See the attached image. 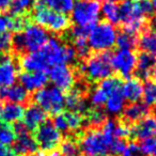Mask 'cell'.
I'll return each instance as SVG.
<instances>
[{
    "instance_id": "74e56055",
    "label": "cell",
    "mask_w": 156,
    "mask_h": 156,
    "mask_svg": "<svg viewBox=\"0 0 156 156\" xmlns=\"http://www.w3.org/2000/svg\"><path fill=\"white\" fill-rule=\"evenodd\" d=\"M51 123H52V125L56 127V129L59 130L60 133L69 130L67 122H66V119H65L64 113H58V115H55Z\"/></svg>"
},
{
    "instance_id": "db71d44e",
    "label": "cell",
    "mask_w": 156,
    "mask_h": 156,
    "mask_svg": "<svg viewBox=\"0 0 156 156\" xmlns=\"http://www.w3.org/2000/svg\"><path fill=\"white\" fill-rule=\"evenodd\" d=\"M154 26H155V29H156V20H154Z\"/></svg>"
},
{
    "instance_id": "7bdbcfd3",
    "label": "cell",
    "mask_w": 156,
    "mask_h": 156,
    "mask_svg": "<svg viewBox=\"0 0 156 156\" xmlns=\"http://www.w3.org/2000/svg\"><path fill=\"white\" fill-rule=\"evenodd\" d=\"M12 1H13V0H0V10L5 11V10L10 9Z\"/></svg>"
},
{
    "instance_id": "5b68a950",
    "label": "cell",
    "mask_w": 156,
    "mask_h": 156,
    "mask_svg": "<svg viewBox=\"0 0 156 156\" xmlns=\"http://www.w3.org/2000/svg\"><path fill=\"white\" fill-rule=\"evenodd\" d=\"M111 56L107 51L96 52L90 56L81 66V72L91 81H102L110 77L112 67L110 63Z\"/></svg>"
},
{
    "instance_id": "8d00e7d4",
    "label": "cell",
    "mask_w": 156,
    "mask_h": 156,
    "mask_svg": "<svg viewBox=\"0 0 156 156\" xmlns=\"http://www.w3.org/2000/svg\"><path fill=\"white\" fill-rule=\"evenodd\" d=\"M154 145H155V138H150L141 140L140 144L138 145L139 150H140L141 154L144 156H152L154 150Z\"/></svg>"
},
{
    "instance_id": "2e32d148",
    "label": "cell",
    "mask_w": 156,
    "mask_h": 156,
    "mask_svg": "<svg viewBox=\"0 0 156 156\" xmlns=\"http://www.w3.org/2000/svg\"><path fill=\"white\" fill-rule=\"evenodd\" d=\"M45 120H46L45 111H43L37 105H30L25 110L22 123L30 132V130L37 129L41 124H43L45 122Z\"/></svg>"
},
{
    "instance_id": "816d5d0a",
    "label": "cell",
    "mask_w": 156,
    "mask_h": 156,
    "mask_svg": "<svg viewBox=\"0 0 156 156\" xmlns=\"http://www.w3.org/2000/svg\"><path fill=\"white\" fill-rule=\"evenodd\" d=\"M130 1H134V2H140V1H143V0H130Z\"/></svg>"
},
{
    "instance_id": "d6a6232c",
    "label": "cell",
    "mask_w": 156,
    "mask_h": 156,
    "mask_svg": "<svg viewBox=\"0 0 156 156\" xmlns=\"http://www.w3.org/2000/svg\"><path fill=\"white\" fill-rule=\"evenodd\" d=\"M64 115L67 122V127H69V129H71L72 132H76V130H78L83 126V119L80 113L69 111V112H65Z\"/></svg>"
},
{
    "instance_id": "ee69618b",
    "label": "cell",
    "mask_w": 156,
    "mask_h": 156,
    "mask_svg": "<svg viewBox=\"0 0 156 156\" xmlns=\"http://www.w3.org/2000/svg\"><path fill=\"white\" fill-rule=\"evenodd\" d=\"M150 3H151V5H152V8H153L154 11H156V0H151Z\"/></svg>"
},
{
    "instance_id": "8992f818",
    "label": "cell",
    "mask_w": 156,
    "mask_h": 156,
    "mask_svg": "<svg viewBox=\"0 0 156 156\" xmlns=\"http://www.w3.org/2000/svg\"><path fill=\"white\" fill-rule=\"evenodd\" d=\"M37 106L50 115L61 113L65 107V95L60 89L54 87H44L33 95Z\"/></svg>"
},
{
    "instance_id": "603a6c76",
    "label": "cell",
    "mask_w": 156,
    "mask_h": 156,
    "mask_svg": "<svg viewBox=\"0 0 156 156\" xmlns=\"http://www.w3.org/2000/svg\"><path fill=\"white\" fill-rule=\"evenodd\" d=\"M125 98L121 91V87L115 89L110 95L108 96L106 101V111L109 115H118L121 112H123L125 108Z\"/></svg>"
},
{
    "instance_id": "d590c367",
    "label": "cell",
    "mask_w": 156,
    "mask_h": 156,
    "mask_svg": "<svg viewBox=\"0 0 156 156\" xmlns=\"http://www.w3.org/2000/svg\"><path fill=\"white\" fill-rule=\"evenodd\" d=\"M88 121L93 126L103 125L104 122L106 121V115L101 109H95L88 113Z\"/></svg>"
},
{
    "instance_id": "e0dca14e",
    "label": "cell",
    "mask_w": 156,
    "mask_h": 156,
    "mask_svg": "<svg viewBox=\"0 0 156 156\" xmlns=\"http://www.w3.org/2000/svg\"><path fill=\"white\" fill-rule=\"evenodd\" d=\"M0 98L7 100L10 103H14V104L23 105L28 102L29 94L28 91L22 85L14 83L8 88L0 89Z\"/></svg>"
},
{
    "instance_id": "9a60e30c",
    "label": "cell",
    "mask_w": 156,
    "mask_h": 156,
    "mask_svg": "<svg viewBox=\"0 0 156 156\" xmlns=\"http://www.w3.org/2000/svg\"><path fill=\"white\" fill-rule=\"evenodd\" d=\"M37 143L29 132H25L16 135V140L14 142V151L18 156L32 155L37 151Z\"/></svg>"
},
{
    "instance_id": "83f0119b",
    "label": "cell",
    "mask_w": 156,
    "mask_h": 156,
    "mask_svg": "<svg viewBox=\"0 0 156 156\" xmlns=\"http://www.w3.org/2000/svg\"><path fill=\"white\" fill-rule=\"evenodd\" d=\"M37 0H13L11 3V13L13 16H24L32 7H34Z\"/></svg>"
},
{
    "instance_id": "5bb4252c",
    "label": "cell",
    "mask_w": 156,
    "mask_h": 156,
    "mask_svg": "<svg viewBox=\"0 0 156 156\" xmlns=\"http://www.w3.org/2000/svg\"><path fill=\"white\" fill-rule=\"evenodd\" d=\"M20 85L27 91H39L48 81L46 72H24L20 75Z\"/></svg>"
},
{
    "instance_id": "11a10c76",
    "label": "cell",
    "mask_w": 156,
    "mask_h": 156,
    "mask_svg": "<svg viewBox=\"0 0 156 156\" xmlns=\"http://www.w3.org/2000/svg\"><path fill=\"white\" fill-rule=\"evenodd\" d=\"M80 156H86V155H80Z\"/></svg>"
},
{
    "instance_id": "4dcf8cb0",
    "label": "cell",
    "mask_w": 156,
    "mask_h": 156,
    "mask_svg": "<svg viewBox=\"0 0 156 156\" xmlns=\"http://www.w3.org/2000/svg\"><path fill=\"white\" fill-rule=\"evenodd\" d=\"M79 147L72 138H67L60 143V156H78Z\"/></svg>"
},
{
    "instance_id": "f907efd6",
    "label": "cell",
    "mask_w": 156,
    "mask_h": 156,
    "mask_svg": "<svg viewBox=\"0 0 156 156\" xmlns=\"http://www.w3.org/2000/svg\"><path fill=\"white\" fill-rule=\"evenodd\" d=\"M31 156H44L43 154H32Z\"/></svg>"
},
{
    "instance_id": "3957f363",
    "label": "cell",
    "mask_w": 156,
    "mask_h": 156,
    "mask_svg": "<svg viewBox=\"0 0 156 156\" xmlns=\"http://www.w3.org/2000/svg\"><path fill=\"white\" fill-rule=\"evenodd\" d=\"M33 20L45 30H49L55 33H61L67 30L71 24L69 18L65 14L48 9L40 1H37L34 5Z\"/></svg>"
},
{
    "instance_id": "484cf974",
    "label": "cell",
    "mask_w": 156,
    "mask_h": 156,
    "mask_svg": "<svg viewBox=\"0 0 156 156\" xmlns=\"http://www.w3.org/2000/svg\"><path fill=\"white\" fill-rule=\"evenodd\" d=\"M101 12H102L104 18L107 20V23H110L112 25L120 23V11L118 3L105 1L104 5L101 8Z\"/></svg>"
},
{
    "instance_id": "ab89813d",
    "label": "cell",
    "mask_w": 156,
    "mask_h": 156,
    "mask_svg": "<svg viewBox=\"0 0 156 156\" xmlns=\"http://www.w3.org/2000/svg\"><path fill=\"white\" fill-rule=\"evenodd\" d=\"M11 16L7 14L0 15V35L11 31Z\"/></svg>"
},
{
    "instance_id": "30bf717a",
    "label": "cell",
    "mask_w": 156,
    "mask_h": 156,
    "mask_svg": "<svg viewBox=\"0 0 156 156\" xmlns=\"http://www.w3.org/2000/svg\"><path fill=\"white\" fill-rule=\"evenodd\" d=\"M110 63L112 69L125 79H128L136 71L137 55L129 49H119L111 56Z\"/></svg>"
},
{
    "instance_id": "f6af8a7d",
    "label": "cell",
    "mask_w": 156,
    "mask_h": 156,
    "mask_svg": "<svg viewBox=\"0 0 156 156\" xmlns=\"http://www.w3.org/2000/svg\"><path fill=\"white\" fill-rule=\"evenodd\" d=\"M152 75L154 76V79H155V80H154V81H156V65H155V67H154V69H153V74H152Z\"/></svg>"
},
{
    "instance_id": "ac0fdd59",
    "label": "cell",
    "mask_w": 156,
    "mask_h": 156,
    "mask_svg": "<svg viewBox=\"0 0 156 156\" xmlns=\"http://www.w3.org/2000/svg\"><path fill=\"white\" fill-rule=\"evenodd\" d=\"M121 91L124 98L130 103H138L142 98L143 85L138 78H128L127 80L121 85Z\"/></svg>"
},
{
    "instance_id": "ba28073f",
    "label": "cell",
    "mask_w": 156,
    "mask_h": 156,
    "mask_svg": "<svg viewBox=\"0 0 156 156\" xmlns=\"http://www.w3.org/2000/svg\"><path fill=\"white\" fill-rule=\"evenodd\" d=\"M112 141L105 137L102 130L91 129L81 138L80 149L86 156H110Z\"/></svg>"
},
{
    "instance_id": "1f68e13d",
    "label": "cell",
    "mask_w": 156,
    "mask_h": 156,
    "mask_svg": "<svg viewBox=\"0 0 156 156\" xmlns=\"http://www.w3.org/2000/svg\"><path fill=\"white\" fill-rule=\"evenodd\" d=\"M74 42V49L76 55L80 58H86L89 54V45H88V40L86 37H73Z\"/></svg>"
},
{
    "instance_id": "681fc988",
    "label": "cell",
    "mask_w": 156,
    "mask_h": 156,
    "mask_svg": "<svg viewBox=\"0 0 156 156\" xmlns=\"http://www.w3.org/2000/svg\"><path fill=\"white\" fill-rule=\"evenodd\" d=\"M106 1H111V2H115V3H117V2H119L120 0H106Z\"/></svg>"
},
{
    "instance_id": "d4e9b609",
    "label": "cell",
    "mask_w": 156,
    "mask_h": 156,
    "mask_svg": "<svg viewBox=\"0 0 156 156\" xmlns=\"http://www.w3.org/2000/svg\"><path fill=\"white\" fill-rule=\"evenodd\" d=\"M40 2L48 9H51L62 14L72 12L75 5V0H40Z\"/></svg>"
},
{
    "instance_id": "f1b7e54d",
    "label": "cell",
    "mask_w": 156,
    "mask_h": 156,
    "mask_svg": "<svg viewBox=\"0 0 156 156\" xmlns=\"http://www.w3.org/2000/svg\"><path fill=\"white\" fill-rule=\"evenodd\" d=\"M143 104L147 107L156 106V81L147 80L143 86Z\"/></svg>"
},
{
    "instance_id": "44dd1931",
    "label": "cell",
    "mask_w": 156,
    "mask_h": 156,
    "mask_svg": "<svg viewBox=\"0 0 156 156\" xmlns=\"http://www.w3.org/2000/svg\"><path fill=\"white\" fill-rule=\"evenodd\" d=\"M65 106L69 109V111L77 113H85L88 111V105L83 96L81 91L75 89L71 91L65 96Z\"/></svg>"
},
{
    "instance_id": "f5cc1de1",
    "label": "cell",
    "mask_w": 156,
    "mask_h": 156,
    "mask_svg": "<svg viewBox=\"0 0 156 156\" xmlns=\"http://www.w3.org/2000/svg\"><path fill=\"white\" fill-rule=\"evenodd\" d=\"M86 1H98V0H86Z\"/></svg>"
},
{
    "instance_id": "f546056e",
    "label": "cell",
    "mask_w": 156,
    "mask_h": 156,
    "mask_svg": "<svg viewBox=\"0 0 156 156\" xmlns=\"http://www.w3.org/2000/svg\"><path fill=\"white\" fill-rule=\"evenodd\" d=\"M16 140V133L14 127L10 124H0V143L5 145H11Z\"/></svg>"
},
{
    "instance_id": "60d3db41",
    "label": "cell",
    "mask_w": 156,
    "mask_h": 156,
    "mask_svg": "<svg viewBox=\"0 0 156 156\" xmlns=\"http://www.w3.org/2000/svg\"><path fill=\"white\" fill-rule=\"evenodd\" d=\"M121 156H142L139 147L136 143H129L128 145H126L124 152L121 154Z\"/></svg>"
},
{
    "instance_id": "cb8c5ba5",
    "label": "cell",
    "mask_w": 156,
    "mask_h": 156,
    "mask_svg": "<svg viewBox=\"0 0 156 156\" xmlns=\"http://www.w3.org/2000/svg\"><path fill=\"white\" fill-rule=\"evenodd\" d=\"M138 44L143 52H147L156 58V31L144 32L139 39Z\"/></svg>"
},
{
    "instance_id": "52a82bcc",
    "label": "cell",
    "mask_w": 156,
    "mask_h": 156,
    "mask_svg": "<svg viewBox=\"0 0 156 156\" xmlns=\"http://www.w3.org/2000/svg\"><path fill=\"white\" fill-rule=\"evenodd\" d=\"M101 14V5L98 1L80 0L72 10V20L77 27L91 29L96 25Z\"/></svg>"
},
{
    "instance_id": "277c9868",
    "label": "cell",
    "mask_w": 156,
    "mask_h": 156,
    "mask_svg": "<svg viewBox=\"0 0 156 156\" xmlns=\"http://www.w3.org/2000/svg\"><path fill=\"white\" fill-rule=\"evenodd\" d=\"M117 35L118 31L112 24L101 22L90 29L87 37L88 45L98 52L107 51L115 45Z\"/></svg>"
},
{
    "instance_id": "8fae6325",
    "label": "cell",
    "mask_w": 156,
    "mask_h": 156,
    "mask_svg": "<svg viewBox=\"0 0 156 156\" xmlns=\"http://www.w3.org/2000/svg\"><path fill=\"white\" fill-rule=\"evenodd\" d=\"M49 79L61 91L69 90L75 83V74L66 64H57L50 67Z\"/></svg>"
},
{
    "instance_id": "4316f807",
    "label": "cell",
    "mask_w": 156,
    "mask_h": 156,
    "mask_svg": "<svg viewBox=\"0 0 156 156\" xmlns=\"http://www.w3.org/2000/svg\"><path fill=\"white\" fill-rule=\"evenodd\" d=\"M137 39L136 34H133L127 31H122L121 33L117 35V40H115V45L120 48V49H129L132 50L133 48L136 46Z\"/></svg>"
},
{
    "instance_id": "ffe728a7",
    "label": "cell",
    "mask_w": 156,
    "mask_h": 156,
    "mask_svg": "<svg viewBox=\"0 0 156 156\" xmlns=\"http://www.w3.org/2000/svg\"><path fill=\"white\" fill-rule=\"evenodd\" d=\"M25 113V108L23 105L14 104V103H8L2 106L1 111V120L5 124L18 123L23 120Z\"/></svg>"
},
{
    "instance_id": "b9f144b4",
    "label": "cell",
    "mask_w": 156,
    "mask_h": 156,
    "mask_svg": "<svg viewBox=\"0 0 156 156\" xmlns=\"http://www.w3.org/2000/svg\"><path fill=\"white\" fill-rule=\"evenodd\" d=\"M0 156H18L10 145H5L0 143Z\"/></svg>"
},
{
    "instance_id": "4fadbf2b",
    "label": "cell",
    "mask_w": 156,
    "mask_h": 156,
    "mask_svg": "<svg viewBox=\"0 0 156 156\" xmlns=\"http://www.w3.org/2000/svg\"><path fill=\"white\" fill-rule=\"evenodd\" d=\"M132 135L138 140L155 138L156 137V115H151L144 117L137 122L132 129Z\"/></svg>"
},
{
    "instance_id": "7a4b0ae2",
    "label": "cell",
    "mask_w": 156,
    "mask_h": 156,
    "mask_svg": "<svg viewBox=\"0 0 156 156\" xmlns=\"http://www.w3.org/2000/svg\"><path fill=\"white\" fill-rule=\"evenodd\" d=\"M47 30L37 24H28L24 30L13 37V47L18 52H34L40 50L48 41Z\"/></svg>"
},
{
    "instance_id": "836d02e7",
    "label": "cell",
    "mask_w": 156,
    "mask_h": 156,
    "mask_svg": "<svg viewBox=\"0 0 156 156\" xmlns=\"http://www.w3.org/2000/svg\"><path fill=\"white\" fill-rule=\"evenodd\" d=\"M107 98H108V94L100 87L95 88V89L92 91L91 93V96H90V101H91V104L93 106H96V107H101L106 103Z\"/></svg>"
},
{
    "instance_id": "9c48e42d",
    "label": "cell",
    "mask_w": 156,
    "mask_h": 156,
    "mask_svg": "<svg viewBox=\"0 0 156 156\" xmlns=\"http://www.w3.org/2000/svg\"><path fill=\"white\" fill-rule=\"evenodd\" d=\"M61 133L49 121H45L35 129L34 139L37 147L44 151L52 152L61 143Z\"/></svg>"
},
{
    "instance_id": "e575fe53",
    "label": "cell",
    "mask_w": 156,
    "mask_h": 156,
    "mask_svg": "<svg viewBox=\"0 0 156 156\" xmlns=\"http://www.w3.org/2000/svg\"><path fill=\"white\" fill-rule=\"evenodd\" d=\"M13 48V37L8 32L0 35V57L7 56Z\"/></svg>"
},
{
    "instance_id": "bcb514c9",
    "label": "cell",
    "mask_w": 156,
    "mask_h": 156,
    "mask_svg": "<svg viewBox=\"0 0 156 156\" xmlns=\"http://www.w3.org/2000/svg\"><path fill=\"white\" fill-rule=\"evenodd\" d=\"M152 156H156V139H155V145H154V150H153V154Z\"/></svg>"
},
{
    "instance_id": "d6986e66",
    "label": "cell",
    "mask_w": 156,
    "mask_h": 156,
    "mask_svg": "<svg viewBox=\"0 0 156 156\" xmlns=\"http://www.w3.org/2000/svg\"><path fill=\"white\" fill-rule=\"evenodd\" d=\"M156 65V58L147 52H142L137 57L136 73L138 79H149L153 74V69Z\"/></svg>"
},
{
    "instance_id": "6da1fadb",
    "label": "cell",
    "mask_w": 156,
    "mask_h": 156,
    "mask_svg": "<svg viewBox=\"0 0 156 156\" xmlns=\"http://www.w3.org/2000/svg\"><path fill=\"white\" fill-rule=\"evenodd\" d=\"M120 22L123 23L124 30L136 34L143 29L147 22V16L153 11L150 1L143 0L140 2L134 1H123L119 7Z\"/></svg>"
},
{
    "instance_id": "7402d4cb",
    "label": "cell",
    "mask_w": 156,
    "mask_h": 156,
    "mask_svg": "<svg viewBox=\"0 0 156 156\" xmlns=\"http://www.w3.org/2000/svg\"><path fill=\"white\" fill-rule=\"evenodd\" d=\"M149 113V107L143 103H133L129 106L125 107L123 110V118L128 123H136L147 117Z\"/></svg>"
},
{
    "instance_id": "c3c4849f",
    "label": "cell",
    "mask_w": 156,
    "mask_h": 156,
    "mask_svg": "<svg viewBox=\"0 0 156 156\" xmlns=\"http://www.w3.org/2000/svg\"><path fill=\"white\" fill-rule=\"evenodd\" d=\"M50 156H60V154L57 153V152H52V153L50 154Z\"/></svg>"
},
{
    "instance_id": "7dc6e473",
    "label": "cell",
    "mask_w": 156,
    "mask_h": 156,
    "mask_svg": "<svg viewBox=\"0 0 156 156\" xmlns=\"http://www.w3.org/2000/svg\"><path fill=\"white\" fill-rule=\"evenodd\" d=\"M1 111H2V104H1V98H0V119H1Z\"/></svg>"
},
{
    "instance_id": "f35d334b",
    "label": "cell",
    "mask_w": 156,
    "mask_h": 156,
    "mask_svg": "<svg viewBox=\"0 0 156 156\" xmlns=\"http://www.w3.org/2000/svg\"><path fill=\"white\" fill-rule=\"evenodd\" d=\"M126 142L122 139H115L110 144V155H121L126 147Z\"/></svg>"
},
{
    "instance_id": "7c38bea8",
    "label": "cell",
    "mask_w": 156,
    "mask_h": 156,
    "mask_svg": "<svg viewBox=\"0 0 156 156\" xmlns=\"http://www.w3.org/2000/svg\"><path fill=\"white\" fill-rule=\"evenodd\" d=\"M17 79V66L13 59L8 56L0 57V89L14 85Z\"/></svg>"
}]
</instances>
